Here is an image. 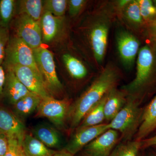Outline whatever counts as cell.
I'll list each match as a JSON object with an SVG mask.
<instances>
[{
    "instance_id": "6da1fadb",
    "label": "cell",
    "mask_w": 156,
    "mask_h": 156,
    "mask_svg": "<svg viewBox=\"0 0 156 156\" xmlns=\"http://www.w3.org/2000/svg\"><path fill=\"white\" fill-rule=\"evenodd\" d=\"M119 78L115 68L109 66L105 68L87 91L71 106L68 119L72 129L78 127L90 110L115 88Z\"/></svg>"
},
{
    "instance_id": "7a4b0ae2",
    "label": "cell",
    "mask_w": 156,
    "mask_h": 156,
    "mask_svg": "<svg viewBox=\"0 0 156 156\" xmlns=\"http://www.w3.org/2000/svg\"><path fill=\"white\" fill-rule=\"evenodd\" d=\"M156 74V46L144 45L140 49L136 59V76L127 86L129 92L142 90L150 84Z\"/></svg>"
},
{
    "instance_id": "3957f363",
    "label": "cell",
    "mask_w": 156,
    "mask_h": 156,
    "mask_svg": "<svg viewBox=\"0 0 156 156\" xmlns=\"http://www.w3.org/2000/svg\"><path fill=\"white\" fill-rule=\"evenodd\" d=\"M143 112L135 99L131 98L127 100L122 109L108 123L109 128L119 131L123 139L129 140L137 132Z\"/></svg>"
},
{
    "instance_id": "277c9868",
    "label": "cell",
    "mask_w": 156,
    "mask_h": 156,
    "mask_svg": "<svg viewBox=\"0 0 156 156\" xmlns=\"http://www.w3.org/2000/svg\"><path fill=\"white\" fill-rule=\"evenodd\" d=\"M37 66L50 95L62 91V84L56 73L53 53L47 48L41 47L34 49Z\"/></svg>"
},
{
    "instance_id": "5b68a950",
    "label": "cell",
    "mask_w": 156,
    "mask_h": 156,
    "mask_svg": "<svg viewBox=\"0 0 156 156\" xmlns=\"http://www.w3.org/2000/svg\"><path fill=\"white\" fill-rule=\"evenodd\" d=\"M3 64L4 66L19 65L28 66L39 71L33 49L17 36L9 39Z\"/></svg>"
},
{
    "instance_id": "8992f818",
    "label": "cell",
    "mask_w": 156,
    "mask_h": 156,
    "mask_svg": "<svg viewBox=\"0 0 156 156\" xmlns=\"http://www.w3.org/2000/svg\"><path fill=\"white\" fill-rule=\"evenodd\" d=\"M70 107L67 99L58 100L53 96L42 98L35 116L47 118L57 128H62L68 118Z\"/></svg>"
},
{
    "instance_id": "52a82bcc",
    "label": "cell",
    "mask_w": 156,
    "mask_h": 156,
    "mask_svg": "<svg viewBox=\"0 0 156 156\" xmlns=\"http://www.w3.org/2000/svg\"><path fill=\"white\" fill-rule=\"evenodd\" d=\"M5 68L11 70L19 80L30 92L35 93L42 98L52 96L46 89L38 70L28 66L19 65L6 66Z\"/></svg>"
},
{
    "instance_id": "ba28073f",
    "label": "cell",
    "mask_w": 156,
    "mask_h": 156,
    "mask_svg": "<svg viewBox=\"0 0 156 156\" xmlns=\"http://www.w3.org/2000/svg\"><path fill=\"white\" fill-rule=\"evenodd\" d=\"M109 30L108 20L101 17L93 22L89 31L90 46L95 60L98 62L102 61L106 53Z\"/></svg>"
},
{
    "instance_id": "9c48e42d",
    "label": "cell",
    "mask_w": 156,
    "mask_h": 156,
    "mask_svg": "<svg viewBox=\"0 0 156 156\" xmlns=\"http://www.w3.org/2000/svg\"><path fill=\"white\" fill-rule=\"evenodd\" d=\"M16 36L33 49L41 47L43 40L40 23L25 15H18L15 23Z\"/></svg>"
},
{
    "instance_id": "30bf717a",
    "label": "cell",
    "mask_w": 156,
    "mask_h": 156,
    "mask_svg": "<svg viewBox=\"0 0 156 156\" xmlns=\"http://www.w3.org/2000/svg\"><path fill=\"white\" fill-rule=\"evenodd\" d=\"M118 131L109 129L84 147L86 156H109L119 140Z\"/></svg>"
},
{
    "instance_id": "8fae6325",
    "label": "cell",
    "mask_w": 156,
    "mask_h": 156,
    "mask_svg": "<svg viewBox=\"0 0 156 156\" xmlns=\"http://www.w3.org/2000/svg\"><path fill=\"white\" fill-rule=\"evenodd\" d=\"M108 129V124H101L91 127L77 128L75 133L69 140L65 149L74 155Z\"/></svg>"
},
{
    "instance_id": "7c38bea8",
    "label": "cell",
    "mask_w": 156,
    "mask_h": 156,
    "mask_svg": "<svg viewBox=\"0 0 156 156\" xmlns=\"http://www.w3.org/2000/svg\"><path fill=\"white\" fill-rule=\"evenodd\" d=\"M117 47L122 61L126 66L130 67L134 63L140 50V44L136 37L126 31L118 33Z\"/></svg>"
},
{
    "instance_id": "4fadbf2b",
    "label": "cell",
    "mask_w": 156,
    "mask_h": 156,
    "mask_svg": "<svg viewBox=\"0 0 156 156\" xmlns=\"http://www.w3.org/2000/svg\"><path fill=\"white\" fill-rule=\"evenodd\" d=\"M0 130L9 138H15L22 142L26 134L24 124L16 115L0 107Z\"/></svg>"
},
{
    "instance_id": "5bb4252c",
    "label": "cell",
    "mask_w": 156,
    "mask_h": 156,
    "mask_svg": "<svg viewBox=\"0 0 156 156\" xmlns=\"http://www.w3.org/2000/svg\"><path fill=\"white\" fill-rule=\"evenodd\" d=\"M64 20V17H56L48 11H44L39 21L43 43L48 44L57 38L62 30Z\"/></svg>"
},
{
    "instance_id": "9a60e30c",
    "label": "cell",
    "mask_w": 156,
    "mask_h": 156,
    "mask_svg": "<svg viewBox=\"0 0 156 156\" xmlns=\"http://www.w3.org/2000/svg\"><path fill=\"white\" fill-rule=\"evenodd\" d=\"M30 92V91L19 80L11 70L5 69L3 94L9 103L14 105Z\"/></svg>"
},
{
    "instance_id": "2e32d148",
    "label": "cell",
    "mask_w": 156,
    "mask_h": 156,
    "mask_svg": "<svg viewBox=\"0 0 156 156\" xmlns=\"http://www.w3.org/2000/svg\"><path fill=\"white\" fill-rule=\"evenodd\" d=\"M156 129V95L143 112L135 140L141 141Z\"/></svg>"
},
{
    "instance_id": "e0dca14e",
    "label": "cell",
    "mask_w": 156,
    "mask_h": 156,
    "mask_svg": "<svg viewBox=\"0 0 156 156\" xmlns=\"http://www.w3.org/2000/svg\"><path fill=\"white\" fill-rule=\"evenodd\" d=\"M125 92L115 88L109 92L104 105L105 120L111 121L126 104Z\"/></svg>"
},
{
    "instance_id": "ac0fdd59",
    "label": "cell",
    "mask_w": 156,
    "mask_h": 156,
    "mask_svg": "<svg viewBox=\"0 0 156 156\" xmlns=\"http://www.w3.org/2000/svg\"><path fill=\"white\" fill-rule=\"evenodd\" d=\"M33 135L48 147H56L61 142L59 133L48 124H39L34 128Z\"/></svg>"
},
{
    "instance_id": "d6986e66",
    "label": "cell",
    "mask_w": 156,
    "mask_h": 156,
    "mask_svg": "<svg viewBox=\"0 0 156 156\" xmlns=\"http://www.w3.org/2000/svg\"><path fill=\"white\" fill-rule=\"evenodd\" d=\"M21 147L25 156H52L56 152L50 149L31 134L26 133Z\"/></svg>"
},
{
    "instance_id": "ffe728a7",
    "label": "cell",
    "mask_w": 156,
    "mask_h": 156,
    "mask_svg": "<svg viewBox=\"0 0 156 156\" xmlns=\"http://www.w3.org/2000/svg\"><path fill=\"white\" fill-rule=\"evenodd\" d=\"M42 99L35 93L30 92L13 105L15 114L19 119L28 116L37 110Z\"/></svg>"
},
{
    "instance_id": "44dd1931",
    "label": "cell",
    "mask_w": 156,
    "mask_h": 156,
    "mask_svg": "<svg viewBox=\"0 0 156 156\" xmlns=\"http://www.w3.org/2000/svg\"><path fill=\"white\" fill-rule=\"evenodd\" d=\"M18 14L25 15L39 22L44 12V1L21 0L17 1Z\"/></svg>"
},
{
    "instance_id": "7402d4cb",
    "label": "cell",
    "mask_w": 156,
    "mask_h": 156,
    "mask_svg": "<svg viewBox=\"0 0 156 156\" xmlns=\"http://www.w3.org/2000/svg\"><path fill=\"white\" fill-rule=\"evenodd\" d=\"M108 94L90 110L77 128L91 127L102 124L105 120L104 105Z\"/></svg>"
},
{
    "instance_id": "603a6c76",
    "label": "cell",
    "mask_w": 156,
    "mask_h": 156,
    "mask_svg": "<svg viewBox=\"0 0 156 156\" xmlns=\"http://www.w3.org/2000/svg\"><path fill=\"white\" fill-rule=\"evenodd\" d=\"M62 60L71 76L80 80L87 76L88 71L83 63L76 57L69 53L62 56Z\"/></svg>"
},
{
    "instance_id": "cb8c5ba5",
    "label": "cell",
    "mask_w": 156,
    "mask_h": 156,
    "mask_svg": "<svg viewBox=\"0 0 156 156\" xmlns=\"http://www.w3.org/2000/svg\"><path fill=\"white\" fill-rule=\"evenodd\" d=\"M17 1L15 0L0 1V25L9 28L15 14Z\"/></svg>"
},
{
    "instance_id": "d4e9b609",
    "label": "cell",
    "mask_w": 156,
    "mask_h": 156,
    "mask_svg": "<svg viewBox=\"0 0 156 156\" xmlns=\"http://www.w3.org/2000/svg\"><path fill=\"white\" fill-rule=\"evenodd\" d=\"M124 9L125 16L129 22L137 27L146 26L140 13L138 1H130Z\"/></svg>"
},
{
    "instance_id": "484cf974",
    "label": "cell",
    "mask_w": 156,
    "mask_h": 156,
    "mask_svg": "<svg viewBox=\"0 0 156 156\" xmlns=\"http://www.w3.org/2000/svg\"><path fill=\"white\" fill-rule=\"evenodd\" d=\"M141 148V141H128L117 146L109 156H137Z\"/></svg>"
},
{
    "instance_id": "4316f807",
    "label": "cell",
    "mask_w": 156,
    "mask_h": 156,
    "mask_svg": "<svg viewBox=\"0 0 156 156\" xmlns=\"http://www.w3.org/2000/svg\"><path fill=\"white\" fill-rule=\"evenodd\" d=\"M140 13L147 27L156 17V1L151 0H137Z\"/></svg>"
},
{
    "instance_id": "83f0119b",
    "label": "cell",
    "mask_w": 156,
    "mask_h": 156,
    "mask_svg": "<svg viewBox=\"0 0 156 156\" xmlns=\"http://www.w3.org/2000/svg\"><path fill=\"white\" fill-rule=\"evenodd\" d=\"M68 2L66 0L44 1V11H48L56 17H64Z\"/></svg>"
},
{
    "instance_id": "f1b7e54d",
    "label": "cell",
    "mask_w": 156,
    "mask_h": 156,
    "mask_svg": "<svg viewBox=\"0 0 156 156\" xmlns=\"http://www.w3.org/2000/svg\"><path fill=\"white\" fill-rule=\"evenodd\" d=\"M9 39V28H5L0 25V66L4 63L6 48Z\"/></svg>"
},
{
    "instance_id": "f546056e",
    "label": "cell",
    "mask_w": 156,
    "mask_h": 156,
    "mask_svg": "<svg viewBox=\"0 0 156 156\" xmlns=\"http://www.w3.org/2000/svg\"><path fill=\"white\" fill-rule=\"evenodd\" d=\"M4 156H25L21 147V142L15 138H9V147Z\"/></svg>"
},
{
    "instance_id": "4dcf8cb0",
    "label": "cell",
    "mask_w": 156,
    "mask_h": 156,
    "mask_svg": "<svg viewBox=\"0 0 156 156\" xmlns=\"http://www.w3.org/2000/svg\"><path fill=\"white\" fill-rule=\"evenodd\" d=\"M87 2L85 0H70L68 2L69 12L71 16L75 17L80 13Z\"/></svg>"
},
{
    "instance_id": "1f68e13d",
    "label": "cell",
    "mask_w": 156,
    "mask_h": 156,
    "mask_svg": "<svg viewBox=\"0 0 156 156\" xmlns=\"http://www.w3.org/2000/svg\"><path fill=\"white\" fill-rule=\"evenodd\" d=\"M9 147V137L5 133L0 130V156H4Z\"/></svg>"
},
{
    "instance_id": "d6a6232c",
    "label": "cell",
    "mask_w": 156,
    "mask_h": 156,
    "mask_svg": "<svg viewBox=\"0 0 156 156\" xmlns=\"http://www.w3.org/2000/svg\"><path fill=\"white\" fill-rule=\"evenodd\" d=\"M147 27L152 43L156 46V17L153 21L147 26Z\"/></svg>"
},
{
    "instance_id": "836d02e7",
    "label": "cell",
    "mask_w": 156,
    "mask_h": 156,
    "mask_svg": "<svg viewBox=\"0 0 156 156\" xmlns=\"http://www.w3.org/2000/svg\"><path fill=\"white\" fill-rule=\"evenodd\" d=\"M5 79V70L2 66H0V99L4 97L3 90Z\"/></svg>"
},
{
    "instance_id": "e575fe53",
    "label": "cell",
    "mask_w": 156,
    "mask_h": 156,
    "mask_svg": "<svg viewBox=\"0 0 156 156\" xmlns=\"http://www.w3.org/2000/svg\"><path fill=\"white\" fill-rule=\"evenodd\" d=\"M141 148H147L156 146V134L150 138L141 140Z\"/></svg>"
},
{
    "instance_id": "d590c367",
    "label": "cell",
    "mask_w": 156,
    "mask_h": 156,
    "mask_svg": "<svg viewBox=\"0 0 156 156\" xmlns=\"http://www.w3.org/2000/svg\"><path fill=\"white\" fill-rule=\"evenodd\" d=\"M52 156H73V155L65 149L59 151H56Z\"/></svg>"
},
{
    "instance_id": "8d00e7d4",
    "label": "cell",
    "mask_w": 156,
    "mask_h": 156,
    "mask_svg": "<svg viewBox=\"0 0 156 156\" xmlns=\"http://www.w3.org/2000/svg\"><path fill=\"white\" fill-rule=\"evenodd\" d=\"M150 156H155V155H151Z\"/></svg>"
},
{
    "instance_id": "74e56055",
    "label": "cell",
    "mask_w": 156,
    "mask_h": 156,
    "mask_svg": "<svg viewBox=\"0 0 156 156\" xmlns=\"http://www.w3.org/2000/svg\"></svg>"
}]
</instances>
